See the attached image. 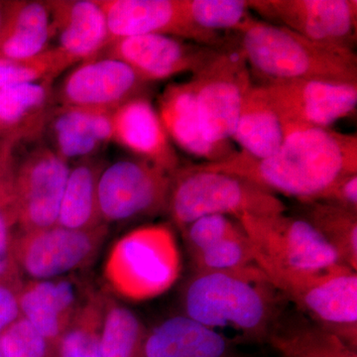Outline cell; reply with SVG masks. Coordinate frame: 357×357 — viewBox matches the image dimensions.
Returning a JSON list of instances; mask_svg holds the SVG:
<instances>
[{"label":"cell","instance_id":"obj_1","mask_svg":"<svg viewBox=\"0 0 357 357\" xmlns=\"http://www.w3.org/2000/svg\"><path fill=\"white\" fill-rule=\"evenodd\" d=\"M198 165L312 203L338 178L357 174V137L330 128L304 129L286 136L278 151L267 158L237 151L222 161Z\"/></svg>","mask_w":357,"mask_h":357},{"label":"cell","instance_id":"obj_2","mask_svg":"<svg viewBox=\"0 0 357 357\" xmlns=\"http://www.w3.org/2000/svg\"><path fill=\"white\" fill-rule=\"evenodd\" d=\"M257 266L192 272L181 294L184 316L213 330L232 328L248 342H267L282 317V303Z\"/></svg>","mask_w":357,"mask_h":357},{"label":"cell","instance_id":"obj_3","mask_svg":"<svg viewBox=\"0 0 357 357\" xmlns=\"http://www.w3.org/2000/svg\"><path fill=\"white\" fill-rule=\"evenodd\" d=\"M237 48L262 84L286 81L357 84L356 53L312 41L284 27L249 17L234 32Z\"/></svg>","mask_w":357,"mask_h":357},{"label":"cell","instance_id":"obj_4","mask_svg":"<svg viewBox=\"0 0 357 357\" xmlns=\"http://www.w3.org/2000/svg\"><path fill=\"white\" fill-rule=\"evenodd\" d=\"M255 260L273 287L310 321L357 349L356 270L340 263L302 271L278 267L262 258Z\"/></svg>","mask_w":357,"mask_h":357},{"label":"cell","instance_id":"obj_5","mask_svg":"<svg viewBox=\"0 0 357 357\" xmlns=\"http://www.w3.org/2000/svg\"><path fill=\"white\" fill-rule=\"evenodd\" d=\"M285 211V204L273 192L237 176L199 165L180 167L172 174L167 211L180 230L206 215L237 218L243 213L276 215Z\"/></svg>","mask_w":357,"mask_h":357},{"label":"cell","instance_id":"obj_6","mask_svg":"<svg viewBox=\"0 0 357 357\" xmlns=\"http://www.w3.org/2000/svg\"><path fill=\"white\" fill-rule=\"evenodd\" d=\"M181 273L177 241L170 227L145 225L121 237L105 264V280L117 295L141 302L167 292Z\"/></svg>","mask_w":357,"mask_h":357},{"label":"cell","instance_id":"obj_7","mask_svg":"<svg viewBox=\"0 0 357 357\" xmlns=\"http://www.w3.org/2000/svg\"><path fill=\"white\" fill-rule=\"evenodd\" d=\"M245 58L236 44L223 45L190 81L199 119L211 141L229 143L244 98L253 86Z\"/></svg>","mask_w":357,"mask_h":357},{"label":"cell","instance_id":"obj_8","mask_svg":"<svg viewBox=\"0 0 357 357\" xmlns=\"http://www.w3.org/2000/svg\"><path fill=\"white\" fill-rule=\"evenodd\" d=\"M248 237L255 257L290 270L326 269L340 264L335 250L302 218L285 213L236 218Z\"/></svg>","mask_w":357,"mask_h":357},{"label":"cell","instance_id":"obj_9","mask_svg":"<svg viewBox=\"0 0 357 357\" xmlns=\"http://www.w3.org/2000/svg\"><path fill=\"white\" fill-rule=\"evenodd\" d=\"M172 175L141 159L105 166L98 185L103 223L152 217L168 211Z\"/></svg>","mask_w":357,"mask_h":357},{"label":"cell","instance_id":"obj_10","mask_svg":"<svg viewBox=\"0 0 357 357\" xmlns=\"http://www.w3.org/2000/svg\"><path fill=\"white\" fill-rule=\"evenodd\" d=\"M107 225L75 230L54 225L14 234L13 250L21 273L50 280L88 265L102 248Z\"/></svg>","mask_w":357,"mask_h":357},{"label":"cell","instance_id":"obj_11","mask_svg":"<svg viewBox=\"0 0 357 357\" xmlns=\"http://www.w3.org/2000/svg\"><path fill=\"white\" fill-rule=\"evenodd\" d=\"M262 86L286 136L304 129L330 128L356 109L357 84L286 81Z\"/></svg>","mask_w":357,"mask_h":357},{"label":"cell","instance_id":"obj_12","mask_svg":"<svg viewBox=\"0 0 357 357\" xmlns=\"http://www.w3.org/2000/svg\"><path fill=\"white\" fill-rule=\"evenodd\" d=\"M69 172V163L47 143H40L18 158L15 206L20 231H35L57 225Z\"/></svg>","mask_w":357,"mask_h":357},{"label":"cell","instance_id":"obj_13","mask_svg":"<svg viewBox=\"0 0 357 357\" xmlns=\"http://www.w3.org/2000/svg\"><path fill=\"white\" fill-rule=\"evenodd\" d=\"M150 83L115 58L98 56L74 66L55 89L56 105L114 112L146 96Z\"/></svg>","mask_w":357,"mask_h":357},{"label":"cell","instance_id":"obj_14","mask_svg":"<svg viewBox=\"0 0 357 357\" xmlns=\"http://www.w3.org/2000/svg\"><path fill=\"white\" fill-rule=\"evenodd\" d=\"M248 6L272 24L318 43L354 51L356 0H250Z\"/></svg>","mask_w":357,"mask_h":357},{"label":"cell","instance_id":"obj_15","mask_svg":"<svg viewBox=\"0 0 357 357\" xmlns=\"http://www.w3.org/2000/svg\"><path fill=\"white\" fill-rule=\"evenodd\" d=\"M107 22L109 44L117 40L164 34L220 48L222 34L199 29L185 11V0H98Z\"/></svg>","mask_w":357,"mask_h":357},{"label":"cell","instance_id":"obj_16","mask_svg":"<svg viewBox=\"0 0 357 357\" xmlns=\"http://www.w3.org/2000/svg\"><path fill=\"white\" fill-rule=\"evenodd\" d=\"M217 49L169 35L150 34L112 42L100 56L122 61L151 84L184 73L195 74Z\"/></svg>","mask_w":357,"mask_h":357},{"label":"cell","instance_id":"obj_17","mask_svg":"<svg viewBox=\"0 0 357 357\" xmlns=\"http://www.w3.org/2000/svg\"><path fill=\"white\" fill-rule=\"evenodd\" d=\"M114 141L138 159L172 174L180 168V159L163 123L147 96L124 103L112 112Z\"/></svg>","mask_w":357,"mask_h":357},{"label":"cell","instance_id":"obj_18","mask_svg":"<svg viewBox=\"0 0 357 357\" xmlns=\"http://www.w3.org/2000/svg\"><path fill=\"white\" fill-rule=\"evenodd\" d=\"M157 112L171 141L204 163L222 161L236 153L230 142H213L204 132L191 81L169 84L160 96Z\"/></svg>","mask_w":357,"mask_h":357},{"label":"cell","instance_id":"obj_19","mask_svg":"<svg viewBox=\"0 0 357 357\" xmlns=\"http://www.w3.org/2000/svg\"><path fill=\"white\" fill-rule=\"evenodd\" d=\"M112 112L56 105L45 124L48 146L67 161L96 157L112 141Z\"/></svg>","mask_w":357,"mask_h":357},{"label":"cell","instance_id":"obj_20","mask_svg":"<svg viewBox=\"0 0 357 357\" xmlns=\"http://www.w3.org/2000/svg\"><path fill=\"white\" fill-rule=\"evenodd\" d=\"M53 39L77 64L98 57L109 45L107 22L98 0H51Z\"/></svg>","mask_w":357,"mask_h":357},{"label":"cell","instance_id":"obj_21","mask_svg":"<svg viewBox=\"0 0 357 357\" xmlns=\"http://www.w3.org/2000/svg\"><path fill=\"white\" fill-rule=\"evenodd\" d=\"M144 357H248L234 340L184 314L147 332Z\"/></svg>","mask_w":357,"mask_h":357},{"label":"cell","instance_id":"obj_22","mask_svg":"<svg viewBox=\"0 0 357 357\" xmlns=\"http://www.w3.org/2000/svg\"><path fill=\"white\" fill-rule=\"evenodd\" d=\"M79 290L68 279L35 280L18 292L21 316L48 342L60 340L83 305Z\"/></svg>","mask_w":357,"mask_h":357},{"label":"cell","instance_id":"obj_23","mask_svg":"<svg viewBox=\"0 0 357 357\" xmlns=\"http://www.w3.org/2000/svg\"><path fill=\"white\" fill-rule=\"evenodd\" d=\"M50 11L46 1H4L0 59L26 60L51 48Z\"/></svg>","mask_w":357,"mask_h":357},{"label":"cell","instance_id":"obj_24","mask_svg":"<svg viewBox=\"0 0 357 357\" xmlns=\"http://www.w3.org/2000/svg\"><path fill=\"white\" fill-rule=\"evenodd\" d=\"M54 79L8 86L0 91V139L15 135L20 141L42 138L56 105Z\"/></svg>","mask_w":357,"mask_h":357},{"label":"cell","instance_id":"obj_25","mask_svg":"<svg viewBox=\"0 0 357 357\" xmlns=\"http://www.w3.org/2000/svg\"><path fill=\"white\" fill-rule=\"evenodd\" d=\"M231 138L257 159L271 156L283 144L285 131L262 84L249 89Z\"/></svg>","mask_w":357,"mask_h":357},{"label":"cell","instance_id":"obj_26","mask_svg":"<svg viewBox=\"0 0 357 357\" xmlns=\"http://www.w3.org/2000/svg\"><path fill=\"white\" fill-rule=\"evenodd\" d=\"M107 165L96 156L79 160L70 169L56 225L89 230L105 225L98 208V185L100 174Z\"/></svg>","mask_w":357,"mask_h":357},{"label":"cell","instance_id":"obj_27","mask_svg":"<svg viewBox=\"0 0 357 357\" xmlns=\"http://www.w3.org/2000/svg\"><path fill=\"white\" fill-rule=\"evenodd\" d=\"M282 319V317H281ZM279 319L267 342L283 357H357L342 338L307 319Z\"/></svg>","mask_w":357,"mask_h":357},{"label":"cell","instance_id":"obj_28","mask_svg":"<svg viewBox=\"0 0 357 357\" xmlns=\"http://www.w3.org/2000/svg\"><path fill=\"white\" fill-rule=\"evenodd\" d=\"M302 204L301 218L325 239L342 264L357 270V211L326 202Z\"/></svg>","mask_w":357,"mask_h":357},{"label":"cell","instance_id":"obj_29","mask_svg":"<svg viewBox=\"0 0 357 357\" xmlns=\"http://www.w3.org/2000/svg\"><path fill=\"white\" fill-rule=\"evenodd\" d=\"M147 332L128 307L116 303L105 304L100 333L102 357H144Z\"/></svg>","mask_w":357,"mask_h":357},{"label":"cell","instance_id":"obj_30","mask_svg":"<svg viewBox=\"0 0 357 357\" xmlns=\"http://www.w3.org/2000/svg\"><path fill=\"white\" fill-rule=\"evenodd\" d=\"M105 302L91 298L77 312L60 338L62 357H102L100 347Z\"/></svg>","mask_w":357,"mask_h":357},{"label":"cell","instance_id":"obj_31","mask_svg":"<svg viewBox=\"0 0 357 357\" xmlns=\"http://www.w3.org/2000/svg\"><path fill=\"white\" fill-rule=\"evenodd\" d=\"M77 64L57 47L26 60L0 59V91L15 84L55 79L66 70Z\"/></svg>","mask_w":357,"mask_h":357},{"label":"cell","instance_id":"obj_32","mask_svg":"<svg viewBox=\"0 0 357 357\" xmlns=\"http://www.w3.org/2000/svg\"><path fill=\"white\" fill-rule=\"evenodd\" d=\"M192 24L208 33L236 32L250 17L244 0H185Z\"/></svg>","mask_w":357,"mask_h":357},{"label":"cell","instance_id":"obj_33","mask_svg":"<svg viewBox=\"0 0 357 357\" xmlns=\"http://www.w3.org/2000/svg\"><path fill=\"white\" fill-rule=\"evenodd\" d=\"M192 272L237 271L256 265L245 231L190 257Z\"/></svg>","mask_w":357,"mask_h":357},{"label":"cell","instance_id":"obj_34","mask_svg":"<svg viewBox=\"0 0 357 357\" xmlns=\"http://www.w3.org/2000/svg\"><path fill=\"white\" fill-rule=\"evenodd\" d=\"M181 231L189 257L220 241L244 234L238 220L222 215L199 218L185 225Z\"/></svg>","mask_w":357,"mask_h":357},{"label":"cell","instance_id":"obj_35","mask_svg":"<svg viewBox=\"0 0 357 357\" xmlns=\"http://www.w3.org/2000/svg\"><path fill=\"white\" fill-rule=\"evenodd\" d=\"M48 342L23 317L0 335L4 357H46Z\"/></svg>","mask_w":357,"mask_h":357},{"label":"cell","instance_id":"obj_36","mask_svg":"<svg viewBox=\"0 0 357 357\" xmlns=\"http://www.w3.org/2000/svg\"><path fill=\"white\" fill-rule=\"evenodd\" d=\"M17 227L15 206H0V283L20 291L23 286L13 250L14 227Z\"/></svg>","mask_w":357,"mask_h":357},{"label":"cell","instance_id":"obj_37","mask_svg":"<svg viewBox=\"0 0 357 357\" xmlns=\"http://www.w3.org/2000/svg\"><path fill=\"white\" fill-rule=\"evenodd\" d=\"M318 201L357 211V174L338 178L325 190Z\"/></svg>","mask_w":357,"mask_h":357},{"label":"cell","instance_id":"obj_38","mask_svg":"<svg viewBox=\"0 0 357 357\" xmlns=\"http://www.w3.org/2000/svg\"><path fill=\"white\" fill-rule=\"evenodd\" d=\"M18 292L6 284L0 283V335L20 318Z\"/></svg>","mask_w":357,"mask_h":357},{"label":"cell","instance_id":"obj_39","mask_svg":"<svg viewBox=\"0 0 357 357\" xmlns=\"http://www.w3.org/2000/svg\"><path fill=\"white\" fill-rule=\"evenodd\" d=\"M4 1H0V29H1L2 20H3Z\"/></svg>","mask_w":357,"mask_h":357},{"label":"cell","instance_id":"obj_40","mask_svg":"<svg viewBox=\"0 0 357 357\" xmlns=\"http://www.w3.org/2000/svg\"><path fill=\"white\" fill-rule=\"evenodd\" d=\"M0 357H4L3 354L1 352V349H0Z\"/></svg>","mask_w":357,"mask_h":357}]
</instances>
